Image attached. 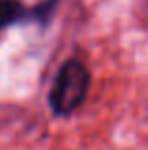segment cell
Here are the masks:
<instances>
[{"label":"cell","instance_id":"1","mask_svg":"<svg viewBox=\"0 0 148 150\" xmlns=\"http://www.w3.org/2000/svg\"><path fill=\"white\" fill-rule=\"evenodd\" d=\"M91 74L80 59H68L61 65L53 88L48 95V105L51 112L59 118L74 114L89 93Z\"/></svg>","mask_w":148,"mask_h":150},{"label":"cell","instance_id":"2","mask_svg":"<svg viewBox=\"0 0 148 150\" xmlns=\"http://www.w3.org/2000/svg\"><path fill=\"white\" fill-rule=\"evenodd\" d=\"M25 13V8L19 0H0V29L15 23Z\"/></svg>","mask_w":148,"mask_h":150}]
</instances>
